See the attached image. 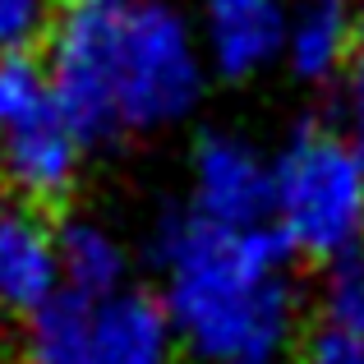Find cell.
<instances>
[{"mask_svg": "<svg viewBox=\"0 0 364 364\" xmlns=\"http://www.w3.org/2000/svg\"><path fill=\"white\" fill-rule=\"evenodd\" d=\"M171 267V318L222 364H277L291 337L295 245L282 226H222L203 213H171L157 235Z\"/></svg>", "mask_w": 364, "mask_h": 364, "instance_id": "obj_1", "label": "cell"}, {"mask_svg": "<svg viewBox=\"0 0 364 364\" xmlns=\"http://www.w3.org/2000/svg\"><path fill=\"white\" fill-rule=\"evenodd\" d=\"M272 213L300 258L332 263L355 249L364 226V157L337 129L304 120L272 171Z\"/></svg>", "mask_w": 364, "mask_h": 364, "instance_id": "obj_2", "label": "cell"}, {"mask_svg": "<svg viewBox=\"0 0 364 364\" xmlns=\"http://www.w3.org/2000/svg\"><path fill=\"white\" fill-rule=\"evenodd\" d=\"M124 0H65L51 28V92L79 143H107L124 129L116 97V46Z\"/></svg>", "mask_w": 364, "mask_h": 364, "instance_id": "obj_3", "label": "cell"}, {"mask_svg": "<svg viewBox=\"0 0 364 364\" xmlns=\"http://www.w3.org/2000/svg\"><path fill=\"white\" fill-rule=\"evenodd\" d=\"M116 97L124 129L171 124L198 97V60L189 37L166 5H129L120 9V46H116Z\"/></svg>", "mask_w": 364, "mask_h": 364, "instance_id": "obj_4", "label": "cell"}, {"mask_svg": "<svg viewBox=\"0 0 364 364\" xmlns=\"http://www.w3.org/2000/svg\"><path fill=\"white\" fill-rule=\"evenodd\" d=\"M79 148L83 143L65 124L55 97L23 116L0 120V180L9 198L60 217L79 176Z\"/></svg>", "mask_w": 364, "mask_h": 364, "instance_id": "obj_5", "label": "cell"}, {"mask_svg": "<svg viewBox=\"0 0 364 364\" xmlns=\"http://www.w3.org/2000/svg\"><path fill=\"white\" fill-rule=\"evenodd\" d=\"M198 213L222 226H263L272 213V171L231 134H203L198 139Z\"/></svg>", "mask_w": 364, "mask_h": 364, "instance_id": "obj_6", "label": "cell"}, {"mask_svg": "<svg viewBox=\"0 0 364 364\" xmlns=\"http://www.w3.org/2000/svg\"><path fill=\"white\" fill-rule=\"evenodd\" d=\"M51 222V213H37L18 198L0 208V304H9L14 314H33L55 295L60 240Z\"/></svg>", "mask_w": 364, "mask_h": 364, "instance_id": "obj_7", "label": "cell"}, {"mask_svg": "<svg viewBox=\"0 0 364 364\" xmlns=\"http://www.w3.org/2000/svg\"><path fill=\"white\" fill-rule=\"evenodd\" d=\"M92 346L97 364H180L171 341V309L143 291H111L92 309Z\"/></svg>", "mask_w": 364, "mask_h": 364, "instance_id": "obj_8", "label": "cell"}, {"mask_svg": "<svg viewBox=\"0 0 364 364\" xmlns=\"http://www.w3.org/2000/svg\"><path fill=\"white\" fill-rule=\"evenodd\" d=\"M213 51L231 79L254 74L282 46V9L277 0H208Z\"/></svg>", "mask_w": 364, "mask_h": 364, "instance_id": "obj_9", "label": "cell"}, {"mask_svg": "<svg viewBox=\"0 0 364 364\" xmlns=\"http://www.w3.org/2000/svg\"><path fill=\"white\" fill-rule=\"evenodd\" d=\"M28 364H97L92 346V300L83 291H55L28 314L23 337Z\"/></svg>", "mask_w": 364, "mask_h": 364, "instance_id": "obj_10", "label": "cell"}, {"mask_svg": "<svg viewBox=\"0 0 364 364\" xmlns=\"http://www.w3.org/2000/svg\"><path fill=\"white\" fill-rule=\"evenodd\" d=\"M355 51V14H350V0H314L304 9V18L295 23L291 37V55L295 70L304 79H328Z\"/></svg>", "mask_w": 364, "mask_h": 364, "instance_id": "obj_11", "label": "cell"}, {"mask_svg": "<svg viewBox=\"0 0 364 364\" xmlns=\"http://www.w3.org/2000/svg\"><path fill=\"white\" fill-rule=\"evenodd\" d=\"M55 240H60V272L74 291H83L88 300H107L120 286L124 258L111 235H102L88 222H65Z\"/></svg>", "mask_w": 364, "mask_h": 364, "instance_id": "obj_12", "label": "cell"}, {"mask_svg": "<svg viewBox=\"0 0 364 364\" xmlns=\"http://www.w3.org/2000/svg\"><path fill=\"white\" fill-rule=\"evenodd\" d=\"M323 323L364 332V254L346 249L341 258H332V282L328 300H323Z\"/></svg>", "mask_w": 364, "mask_h": 364, "instance_id": "obj_13", "label": "cell"}, {"mask_svg": "<svg viewBox=\"0 0 364 364\" xmlns=\"http://www.w3.org/2000/svg\"><path fill=\"white\" fill-rule=\"evenodd\" d=\"M60 0H0V51H28L51 37Z\"/></svg>", "mask_w": 364, "mask_h": 364, "instance_id": "obj_14", "label": "cell"}, {"mask_svg": "<svg viewBox=\"0 0 364 364\" xmlns=\"http://www.w3.org/2000/svg\"><path fill=\"white\" fill-rule=\"evenodd\" d=\"M304 364H364V332L323 323L304 341Z\"/></svg>", "mask_w": 364, "mask_h": 364, "instance_id": "obj_15", "label": "cell"}, {"mask_svg": "<svg viewBox=\"0 0 364 364\" xmlns=\"http://www.w3.org/2000/svg\"><path fill=\"white\" fill-rule=\"evenodd\" d=\"M355 51H364V5H360V14H355Z\"/></svg>", "mask_w": 364, "mask_h": 364, "instance_id": "obj_16", "label": "cell"}, {"mask_svg": "<svg viewBox=\"0 0 364 364\" xmlns=\"http://www.w3.org/2000/svg\"><path fill=\"white\" fill-rule=\"evenodd\" d=\"M0 364H28L23 355H0Z\"/></svg>", "mask_w": 364, "mask_h": 364, "instance_id": "obj_17", "label": "cell"}, {"mask_svg": "<svg viewBox=\"0 0 364 364\" xmlns=\"http://www.w3.org/2000/svg\"><path fill=\"white\" fill-rule=\"evenodd\" d=\"M60 5H65V0H60Z\"/></svg>", "mask_w": 364, "mask_h": 364, "instance_id": "obj_18", "label": "cell"}]
</instances>
